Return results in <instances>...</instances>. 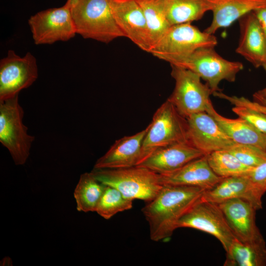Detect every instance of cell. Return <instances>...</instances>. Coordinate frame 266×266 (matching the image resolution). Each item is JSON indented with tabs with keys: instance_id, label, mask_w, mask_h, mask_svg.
I'll return each mask as SVG.
<instances>
[{
	"instance_id": "obj_1",
	"label": "cell",
	"mask_w": 266,
	"mask_h": 266,
	"mask_svg": "<svg viewBox=\"0 0 266 266\" xmlns=\"http://www.w3.org/2000/svg\"><path fill=\"white\" fill-rule=\"evenodd\" d=\"M204 190L198 187L163 185L141 210L149 225L150 239L158 242L169 238L179 219L201 199Z\"/></svg>"
},
{
	"instance_id": "obj_2",
	"label": "cell",
	"mask_w": 266,
	"mask_h": 266,
	"mask_svg": "<svg viewBox=\"0 0 266 266\" xmlns=\"http://www.w3.org/2000/svg\"><path fill=\"white\" fill-rule=\"evenodd\" d=\"M214 48L202 47L186 55L163 60L195 73L206 82L213 93L221 91L219 84L222 81H235L237 74L243 68L242 63L224 59Z\"/></svg>"
},
{
	"instance_id": "obj_3",
	"label": "cell",
	"mask_w": 266,
	"mask_h": 266,
	"mask_svg": "<svg viewBox=\"0 0 266 266\" xmlns=\"http://www.w3.org/2000/svg\"><path fill=\"white\" fill-rule=\"evenodd\" d=\"M94 176L105 185L118 190L126 198L146 202L152 200L163 185L160 175L140 166L120 168H93Z\"/></svg>"
},
{
	"instance_id": "obj_4",
	"label": "cell",
	"mask_w": 266,
	"mask_h": 266,
	"mask_svg": "<svg viewBox=\"0 0 266 266\" xmlns=\"http://www.w3.org/2000/svg\"><path fill=\"white\" fill-rule=\"evenodd\" d=\"M76 33L104 43L125 37L112 14L110 0H78L71 8Z\"/></svg>"
},
{
	"instance_id": "obj_5",
	"label": "cell",
	"mask_w": 266,
	"mask_h": 266,
	"mask_svg": "<svg viewBox=\"0 0 266 266\" xmlns=\"http://www.w3.org/2000/svg\"><path fill=\"white\" fill-rule=\"evenodd\" d=\"M147 127L139 164L159 148L178 143L189 142L187 119L168 99L157 109Z\"/></svg>"
},
{
	"instance_id": "obj_6",
	"label": "cell",
	"mask_w": 266,
	"mask_h": 266,
	"mask_svg": "<svg viewBox=\"0 0 266 266\" xmlns=\"http://www.w3.org/2000/svg\"><path fill=\"white\" fill-rule=\"evenodd\" d=\"M24 114L18 95L0 101V142L18 166L27 162L34 140L23 123Z\"/></svg>"
},
{
	"instance_id": "obj_7",
	"label": "cell",
	"mask_w": 266,
	"mask_h": 266,
	"mask_svg": "<svg viewBox=\"0 0 266 266\" xmlns=\"http://www.w3.org/2000/svg\"><path fill=\"white\" fill-rule=\"evenodd\" d=\"M170 66L175 87L167 99L186 118L206 112L211 101L210 96L213 93L209 86L203 84L200 76L193 71L175 65Z\"/></svg>"
},
{
	"instance_id": "obj_8",
	"label": "cell",
	"mask_w": 266,
	"mask_h": 266,
	"mask_svg": "<svg viewBox=\"0 0 266 266\" xmlns=\"http://www.w3.org/2000/svg\"><path fill=\"white\" fill-rule=\"evenodd\" d=\"M192 23L171 25L149 53L163 60L175 56L186 55L202 47H215L216 37L200 31Z\"/></svg>"
},
{
	"instance_id": "obj_9",
	"label": "cell",
	"mask_w": 266,
	"mask_h": 266,
	"mask_svg": "<svg viewBox=\"0 0 266 266\" xmlns=\"http://www.w3.org/2000/svg\"><path fill=\"white\" fill-rule=\"evenodd\" d=\"M179 228H192L210 234L221 242L226 252L236 239L219 204L201 199L179 219L177 229Z\"/></svg>"
},
{
	"instance_id": "obj_10",
	"label": "cell",
	"mask_w": 266,
	"mask_h": 266,
	"mask_svg": "<svg viewBox=\"0 0 266 266\" xmlns=\"http://www.w3.org/2000/svg\"><path fill=\"white\" fill-rule=\"evenodd\" d=\"M28 24L36 45L66 41L76 34L71 8L65 4L36 13L30 17Z\"/></svg>"
},
{
	"instance_id": "obj_11",
	"label": "cell",
	"mask_w": 266,
	"mask_h": 266,
	"mask_svg": "<svg viewBox=\"0 0 266 266\" xmlns=\"http://www.w3.org/2000/svg\"><path fill=\"white\" fill-rule=\"evenodd\" d=\"M37 77L36 60L30 52L20 57L9 50L7 56L0 61V101L18 95Z\"/></svg>"
},
{
	"instance_id": "obj_12",
	"label": "cell",
	"mask_w": 266,
	"mask_h": 266,
	"mask_svg": "<svg viewBox=\"0 0 266 266\" xmlns=\"http://www.w3.org/2000/svg\"><path fill=\"white\" fill-rule=\"evenodd\" d=\"M187 119L189 142L205 155L227 150L236 143L206 112L193 114Z\"/></svg>"
},
{
	"instance_id": "obj_13",
	"label": "cell",
	"mask_w": 266,
	"mask_h": 266,
	"mask_svg": "<svg viewBox=\"0 0 266 266\" xmlns=\"http://www.w3.org/2000/svg\"><path fill=\"white\" fill-rule=\"evenodd\" d=\"M114 20L123 33L141 50L149 53L150 44L146 21L136 0H110Z\"/></svg>"
},
{
	"instance_id": "obj_14",
	"label": "cell",
	"mask_w": 266,
	"mask_h": 266,
	"mask_svg": "<svg viewBox=\"0 0 266 266\" xmlns=\"http://www.w3.org/2000/svg\"><path fill=\"white\" fill-rule=\"evenodd\" d=\"M218 204L236 239L248 243L265 241L256 224L257 210L250 203L233 199Z\"/></svg>"
},
{
	"instance_id": "obj_15",
	"label": "cell",
	"mask_w": 266,
	"mask_h": 266,
	"mask_svg": "<svg viewBox=\"0 0 266 266\" xmlns=\"http://www.w3.org/2000/svg\"><path fill=\"white\" fill-rule=\"evenodd\" d=\"M239 39L236 52L255 67L266 63V37L253 11L238 20Z\"/></svg>"
},
{
	"instance_id": "obj_16",
	"label": "cell",
	"mask_w": 266,
	"mask_h": 266,
	"mask_svg": "<svg viewBox=\"0 0 266 266\" xmlns=\"http://www.w3.org/2000/svg\"><path fill=\"white\" fill-rule=\"evenodd\" d=\"M204 155L203 152L188 142L178 143L156 150L137 166L165 174Z\"/></svg>"
},
{
	"instance_id": "obj_17",
	"label": "cell",
	"mask_w": 266,
	"mask_h": 266,
	"mask_svg": "<svg viewBox=\"0 0 266 266\" xmlns=\"http://www.w3.org/2000/svg\"><path fill=\"white\" fill-rule=\"evenodd\" d=\"M147 130L148 127L133 135L116 140L108 151L97 160L93 168H120L137 166Z\"/></svg>"
},
{
	"instance_id": "obj_18",
	"label": "cell",
	"mask_w": 266,
	"mask_h": 266,
	"mask_svg": "<svg viewBox=\"0 0 266 266\" xmlns=\"http://www.w3.org/2000/svg\"><path fill=\"white\" fill-rule=\"evenodd\" d=\"M241 199L257 210L262 208V198L256 193L247 176L222 178L212 187L205 190L201 199L219 204L227 200Z\"/></svg>"
},
{
	"instance_id": "obj_19",
	"label": "cell",
	"mask_w": 266,
	"mask_h": 266,
	"mask_svg": "<svg viewBox=\"0 0 266 266\" xmlns=\"http://www.w3.org/2000/svg\"><path fill=\"white\" fill-rule=\"evenodd\" d=\"M160 175L163 185L194 186L204 190L212 187L222 178L211 169L207 155L191 161L171 172Z\"/></svg>"
},
{
	"instance_id": "obj_20",
	"label": "cell",
	"mask_w": 266,
	"mask_h": 266,
	"mask_svg": "<svg viewBox=\"0 0 266 266\" xmlns=\"http://www.w3.org/2000/svg\"><path fill=\"white\" fill-rule=\"evenodd\" d=\"M211 2L212 20L204 31L210 34L230 26L248 13L266 7V0H211Z\"/></svg>"
},
{
	"instance_id": "obj_21",
	"label": "cell",
	"mask_w": 266,
	"mask_h": 266,
	"mask_svg": "<svg viewBox=\"0 0 266 266\" xmlns=\"http://www.w3.org/2000/svg\"><path fill=\"white\" fill-rule=\"evenodd\" d=\"M206 112L218 123L235 143L254 146L266 151V134L263 133L244 119H231L220 114L210 101Z\"/></svg>"
},
{
	"instance_id": "obj_22",
	"label": "cell",
	"mask_w": 266,
	"mask_h": 266,
	"mask_svg": "<svg viewBox=\"0 0 266 266\" xmlns=\"http://www.w3.org/2000/svg\"><path fill=\"white\" fill-rule=\"evenodd\" d=\"M170 25L201 19L211 10V0H163Z\"/></svg>"
},
{
	"instance_id": "obj_23",
	"label": "cell",
	"mask_w": 266,
	"mask_h": 266,
	"mask_svg": "<svg viewBox=\"0 0 266 266\" xmlns=\"http://www.w3.org/2000/svg\"><path fill=\"white\" fill-rule=\"evenodd\" d=\"M266 242L248 243L235 239L226 252L225 266H265Z\"/></svg>"
},
{
	"instance_id": "obj_24",
	"label": "cell",
	"mask_w": 266,
	"mask_h": 266,
	"mask_svg": "<svg viewBox=\"0 0 266 266\" xmlns=\"http://www.w3.org/2000/svg\"><path fill=\"white\" fill-rule=\"evenodd\" d=\"M105 185L90 172L82 173L74 191V198L78 211L96 212Z\"/></svg>"
},
{
	"instance_id": "obj_25",
	"label": "cell",
	"mask_w": 266,
	"mask_h": 266,
	"mask_svg": "<svg viewBox=\"0 0 266 266\" xmlns=\"http://www.w3.org/2000/svg\"><path fill=\"white\" fill-rule=\"evenodd\" d=\"M136 0L145 18L151 50L171 25L167 18L163 0Z\"/></svg>"
},
{
	"instance_id": "obj_26",
	"label": "cell",
	"mask_w": 266,
	"mask_h": 266,
	"mask_svg": "<svg viewBox=\"0 0 266 266\" xmlns=\"http://www.w3.org/2000/svg\"><path fill=\"white\" fill-rule=\"evenodd\" d=\"M207 159L213 171L222 178L246 176L253 168L243 164L227 150L211 152L207 155Z\"/></svg>"
},
{
	"instance_id": "obj_27",
	"label": "cell",
	"mask_w": 266,
	"mask_h": 266,
	"mask_svg": "<svg viewBox=\"0 0 266 266\" xmlns=\"http://www.w3.org/2000/svg\"><path fill=\"white\" fill-rule=\"evenodd\" d=\"M133 200L126 198L118 190L105 185L96 212L108 220L117 213L131 209Z\"/></svg>"
},
{
	"instance_id": "obj_28",
	"label": "cell",
	"mask_w": 266,
	"mask_h": 266,
	"mask_svg": "<svg viewBox=\"0 0 266 266\" xmlns=\"http://www.w3.org/2000/svg\"><path fill=\"white\" fill-rule=\"evenodd\" d=\"M227 150L250 167H256L266 161V151L254 146L236 143Z\"/></svg>"
},
{
	"instance_id": "obj_29",
	"label": "cell",
	"mask_w": 266,
	"mask_h": 266,
	"mask_svg": "<svg viewBox=\"0 0 266 266\" xmlns=\"http://www.w3.org/2000/svg\"><path fill=\"white\" fill-rule=\"evenodd\" d=\"M232 111L237 115L249 123L260 132L266 134V115L248 107L236 105Z\"/></svg>"
},
{
	"instance_id": "obj_30",
	"label": "cell",
	"mask_w": 266,
	"mask_h": 266,
	"mask_svg": "<svg viewBox=\"0 0 266 266\" xmlns=\"http://www.w3.org/2000/svg\"><path fill=\"white\" fill-rule=\"evenodd\" d=\"M246 176L257 194L262 198L266 193V161L253 167Z\"/></svg>"
},
{
	"instance_id": "obj_31",
	"label": "cell",
	"mask_w": 266,
	"mask_h": 266,
	"mask_svg": "<svg viewBox=\"0 0 266 266\" xmlns=\"http://www.w3.org/2000/svg\"><path fill=\"white\" fill-rule=\"evenodd\" d=\"M214 96L215 97L226 100L234 106H245L260 111L266 115V106L261 105L254 100L251 101L245 97H238L235 96H229L222 92L221 91L215 92Z\"/></svg>"
},
{
	"instance_id": "obj_32",
	"label": "cell",
	"mask_w": 266,
	"mask_h": 266,
	"mask_svg": "<svg viewBox=\"0 0 266 266\" xmlns=\"http://www.w3.org/2000/svg\"><path fill=\"white\" fill-rule=\"evenodd\" d=\"M266 37V7L253 11Z\"/></svg>"
},
{
	"instance_id": "obj_33",
	"label": "cell",
	"mask_w": 266,
	"mask_h": 266,
	"mask_svg": "<svg viewBox=\"0 0 266 266\" xmlns=\"http://www.w3.org/2000/svg\"><path fill=\"white\" fill-rule=\"evenodd\" d=\"M254 95L266 99V86L257 91Z\"/></svg>"
},
{
	"instance_id": "obj_34",
	"label": "cell",
	"mask_w": 266,
	"mask_h": 266,
	"mask_svg": "<svg viewBox=\"0 0 266 266\" xmlns=\"http://www.w3.org/2000/svg\"><path fill=\"white\" fill-rule=\"evenodd\" d=\"M0 266H12V261L9 257H4L0 261Z\"/></svg>"
},
{
	"instance_id": "obj_35",
	"label": "cell",
	"mask_w": 266,
	"mask_h": 266,
	"mask_svg": "<svg viewBox=\"0 0 266 266\" xmlns=\"http://www.w3.org/2000/svg\"><path fill=\"white\" fill-rule=\"evenodd\" d=\"M254 101L266 106V99L253 95Z\"/></svg>"
},
{
	"instance_id": "obj_36",
	"label": "cell",
	"mask_w": 266,
	"mask_h": 266,
	"mask_svg": "<svg viewBox=\"0 0 266 266\" xmlns=\"http://www.w3.org/2000/svg\"><path fill=\"white\" fill-rule=\"evenodd\" d=\"M78 0H67L65 5L71 8L78 1Z\"/></svg>"
},
{
	"instance_id": "obj_37",
	"label": "cell",
	"mask_w": 266,
	"mask_h": 266,
	"mask_svg": "<svg viewBox=\"0 0 266 266\" xmlns=\"http://www.w3.org/2000/svg\"><path fill=\"white\" fill-rule=\"evenodd\" d=\"M263 67L264 68L266 73V64L263 66Z\"/></svg>"
}]
</instances>
